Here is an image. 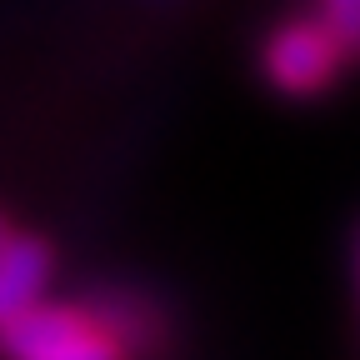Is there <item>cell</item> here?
Listing matches in <instances>:
<instances>
[{"label": "cell", "mask_w": 360, "mask_h": 360, "mask_svg": "<svg viewBox=\"0 0 360 360\" xmlns=\"http://www.w3.org/2000/svg\"><path fill=\"white\" fill-rule=\"evenodd\" d=\"M0 350L15 360H115L125 355L90 300H40L11 326H0Z\"/></svg>", "instance_id": "1"}, {"label": "cell", "mask_w": 360, "mask_h": 360, "mask_svg": "<svg viewBox=\"0 0 360 360\" xmlns=\"http://www.w3.org/2000/svg\"><path fill=\"white\" fill-rule=\"evenodd\" d=\"M345 65H350V56H345L340 35L330 30V20L321 11L276 25L260 45V80L276 96H290V101L326 96Z\"/></svg>", "instance_id": "2"}, {"label": "cell", "mask_w": 360, "mask_h": 360, "mask_svg": "<svg viewBox=\"0 0 360 360\" xmlns=\"http://www.w3.org/2000/svg\"><path fill=\"white\" fill-rule=\"evenodd\" d=\"M56 276V250L35 231H11L0 240V326L45 300V285Z\"/></svg>", "instance_id": "3"}, {"label": "cell", "mask_w": 360, "mask_h": 360, "mask_svg": "<svg viewBox=\"0 0 360 360\" xmlns=\"http://www.w3.org/2000/svg\"><path fill=\"white\" fill-rule=\"evenodd\" d=\"M90 310L110 326V335L120 340L125 355H141V350H160L165 345V310L146 290H135V285L96 290V295H90Z\"/></svg>", "instance_id": "4"}, {"label": "cell", "mask_w": 360, "mask_h": 360, "mask_svg": "<svg viewBox=\"0 0 360 360\" xmlns=\"http://www.w3.org/2000/svg\"><path fill=\"white\" fill-rule=\"evenodd\" d=\"M321 15H326L330 30L340 35L350 65H360V0H321Z\"/></svg>", "instance_id": "5"}, {"label": "cell", "mask_w": 360, "mask_h": 360, "mask_svg": "<svg viewBox=\"0 0 360 360\" xmlns=\"http://www.w3.org/2000/svg\"><path fill=\"white\" fill-rule=\"evenodd\" d=\"M350 260H355V290H360V220H355V236H350Z\"/></svg>", "instance_id": "6"}, {"label": "cell", "mask_w": 360, "mask_h": 360, "mask_svg": "<svg viewBox=\"0 0 360 360\" xmlns=\"http://www.w3.org/2000/svg\"><path fill=\"white\" fill-rule=\"evenodd\" d=\"M11 231H15V225H11V220H6V215H0V240H6V236H11Z\"/></svg>", "instance_id": "7"}]
</instances>
